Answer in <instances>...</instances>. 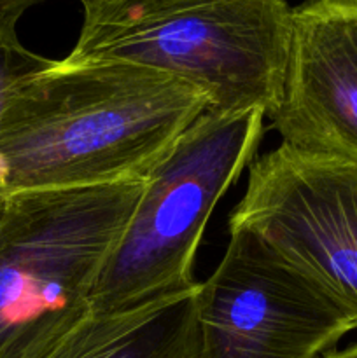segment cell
I'll return each instance as SVG.
<instances>
[{"mask_svg":"<svg viewBox=\"0 0 357 358\" xmlns=\"http://www.w3.org/2000/svg\"><path fill=\"white\" fill-rule=\"evenodd\" d=\"M198 285L108 313H90L44 358H202Z\"/></svg>","mask_w":357,"mask_h":358,"instance_id":"obj_8","label":"cell"},{"mask_svg":"<svg viewBox=\"0 0 357 358\" xmlns=\"http://www.w3.org/2000/svg\"><path fill=\"white\" fill-rule=\"evenodd\" d=\"M324 358H357V343H354V345L346 346V348L343 350L336 348L335 352H331Z\"/></svg>","mask_w":357,"mask_h":358,"instance_id":"obj_10","label":"cell"},{"mask_svg":"<svg viewBox=\"0 0 357 358\" xmlns=\"http://www.w3.org/2000/svg\"><path fill=\"white\" fill-rule=\"evenodd\" d=\"M41 0H2L0 2V121L10 94L24 77L46 69L52 59L44 58L21 44L18 37V21L24 10ZM2 168H0V208L6 201Z\"/></svg>","mask_w":357,"mask_h":358,"instance_id":"obj_9","label":"cell"},{"mask_svg":"<svg viewBox=\"0 0 357 358\" xmlns=\"http://www.w3.org/2000/svg\"><path fill=\"white\" fill-rule=\"evenodd\" d=\"M209 110L198 87L130 63H52L24 77L0 121L6 194L146 180Z\"/></svg>","mask_w":357,"mask_h":358,"instance_id":"obj_1","label":"cell"},{"mask_svg":"<svg viewBox=\"0 0 357 358\" xmlns=\"http://www.w3.org/2000/svg\"><path fill=\"white\" fill-rule=\"evenodd\" d=\"M144 182L7 194L0 212V358H44L84 317Z\"/></svg>","mask_w":357,"mask_h":358,"instance_id":"obj_3","label":"cell"},{"mask_svg":"<svg viewBox=\"0 0 357 358\" xmlns=\"http://www.w3.org/2000/svg\"><path fill=\"white\" fill-rule=\"evenodd\" d=\"M268 119L282 143L357 164V0L293 7L282 96Z\"/></svg>","mask_w":357,"mask_h":358,"instance_id":"obj_7","label":"cell"},{"mask_svg":"<svg viewBox=\"0 0 357 358\" xmlns=\"http://www.w3.org/2000/svg\"><path fill=\"white\" fill-rule=\"evenodd\" d=\"M83 27L65 63H130L198 87L209 110H261L282 96L287 0H79Z\"/></svg>","mask_w":357,"mask_h":358,"instance_id":"obj_2","label":"cell"},{"mask_svg":"<svg viewBox=\"0 0 357 358\" xmlns=\"http://www.w3.org/2000/svg\"><path fill=\"white\" fill-rule=\"evenodd\" d=\"M261 110H205L147 175L140 198L105 261L91 313H108L181 292L219 199L254 161Z\"/></svg>","mask_w":357,"mask_h":358,"instance_id":"obj_4","label":"cell"},{"mask_svg":"<svg viewBox=\"0 0 357 358\" xmlns=\"http://www.w3.org/2000/svg\"><path fill=\"white\" fill-rule=\"evenodd\" d=\"M227 229H247L357 329V164L280 142L248 166Z\"/></svg>","mask_w":357,"mask_h":358,"instance_id":"obj_5","label":"cell"},{"mask_svg":"<svg viewBox=\"0 0 357 358\" xmlns=\"http://www.w3.org/2000/svg\"><path fill=\"white\" fill-rule=\"evenodd\" d=\"M0 2H2V0H0Z\"/></svg>","mask_w":357,"mask_h":358,"instance_id":"obj_11","label":"cell"},{"mask_svg":"<svg viewBox=\"0 0 357 358\" xmlns=\"http://www.w3.org/2000/svg\"><path fill=\"white\" fill-rule=\"evenodd\" d=\"M202 358H324L354 331L303 273L247 229L196 294Z\"/></svg>","mask_w":357,"mask_h":358,"instance_id":"obj_6","label":"cell"}]
</instances>
